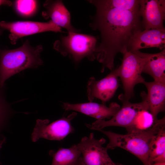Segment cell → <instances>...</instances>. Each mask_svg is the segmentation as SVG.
<instances>
[{
  "mask_svg": "<svg viewBox=\"0 0 165 165\" xmlns=\"http://www.w3.org/2000/svg\"><path fill=\"white\" fill-rule=\"evenodd\" d=\"M14 4L17 13L24 17L33 15L35 13L37 8V2L35 0H16Z\"/></svg>",
  "mask_w": 165,
  "mask_h": 165,
  "instance_id": "obj_21",
  "label": "cell"
},
{
  "mask_svg": "<svg viewBox=\"0 0 165 165\" xmlns=\"http://www.w3.org/2000/svg\"><path fill=\"white\" fill-rule=\"evenodd\" d=\"M123 54L121 64L117 68L124 90L119 96L122 102L129 101L133 95L135 85L145 81L141 74L146 61L139 50H127Z\"/></svg>",
  "mask_w": 165,
  "mask_h": 165,
  "instance_id": "obj_5",
  "label": "cell"
},
{
  "mask_svg": "<svg viewBox=\"0 0 165 165\" xmlns=\"http://www.w3.org/2000/svg\"><path fill=\"white\" fill-rule=\"evenodd\" d=\"M99 4L109 9L139 12L140 0H95Z\"/></svg>",
  "mask_w": 165,
  "mask_h": 165,
  "instance_id": "obj_20",
  "label": "cell"
},
{
  "mask_svg": "<svg viewBox=\"0 0 165 165\" xmlns=\"http://www.w3.org/2000/svg\"><path fill=\"white\" fill-rule=\"evenodd\" d=\"M12 2L9 0H0V6L2 5H6L9 6L12 5Z\"/></svg>",
  "mask_w": 165,
  "mask_h": 165,
  "instance_id": "obj_24",
  "label": "cell"
},
{
  "mask_svg": "<svg viewBox=\"0 0 165 165\" xmlns=\"http://www.w3.org/2000/svg\"><path fill=\"white\" fill-rule=\"evenodd\" d=\"M62 107L65 110L78 112L95 118L97 120L110 119L120 108V105L116 102H112L107 107L104 103L101 104L90 101L78 104L64 103Z\"/></svg>",
  "mask_w": 165,
  "mask_h": 165,
  "instance_id": "obj_12",
  "label": "cell"
},
{
  "mask_svg": "<svg viewBox=\"0 0 165 165\" xmlns=\"http://www.w3.org/2000/svg\"><path fill=\"white\" fill-rule=\"evenodd\" d=\"M4 87L0 88V125L7 118L9 112L8 105L4 95Z\"/></svg>",
  "mask_w": 165,
  "mask_h": 165,
  "instance_id": "obj_22",
  "label": "cell"
},
{
  "mask_svg": "<svg viewBox=\"0 0 165 165\" xmlns=\"http://www.w3.org/2000/svg\"><path fill=\"white\" fill-rule=\"evenodd\" d=\"M140 6L144 30L165 29V0H140Z\"/></svg>",
  "mask_w": 165,
  "mask_h": 165,
  "instance_id": "obj_11",
  "label": "cell"
},
{
  "mask_svg": "<svg viewBox=\"0 0 165 165\" xmlns=\"http://www.w3.org/2000/svg\"><path fill=\"white\" fill-rule=\"evenodd\" d=\"M106 140L94 138L93 133L82 138L76 145L80 152L83 165H117L109 156L106 147L103 146Z\"/></svg>",
  "mask_w": 165,
  "mask_h": 165,
  "instance_id": "obj_7",
  "label": "cell"
},
{
  "mask_svg": "<svg viewBox=\"0 0 165 165\" xmlns=\"http://www.w3.org/2000/svg\"><path fill=\"white\" fill-rule=\"evenodd\" d=\"M43 6L45 10L42 13V16L45 19L50 18L55 24L65 28L68 32L79 31L72 25L70 13L62 1L46 0Z\"/></svg>",
  "mask_w": 165,
  "mask_h": 165,
  "instance_id": "obj_14",
  "label": "cell"
},
{
  "mask_svg": "<svg viewBox=\"0 0 165 165\" xmlns=\"http://www.w3.org/2000/svg\"><path fill=\"white\" fill-rule=\"evenodd\" d=\"M142 99V101L138 103H131L129 101L122 102V107L109 120H97L91 124L86 125L90 129L97 130L111 126L122 127L126 129L132 123L139 112L143 110L149 111L146 101L144 98Z\"/></svg>",
  "mask_w": 165,
  "mask_h": 165,
  "instance_id": "obj_8",
  "label": "cell"
},
{
  "mask_svg": "<svg viewBox=\"0 0 165 165\" xmlns=\"http://www.w3.org/2000/svg\"><path fill=\"white\" fill-rule=\"evenodd\" d=\"M111 71L100 80H97L93 77L90 78L87 88L88 98L90 102L98 99L105 104L114 96L119 86V76L117 68Z\"/></svg>",
  "mask_w": 165,
  "mask_h": 165,
  "instance_id": "obj_10",
  "label": "cell"
},
{
  "mask_svg": "<svg viewBox=\"0 0 165 165\" xmlns=\"http://www.w3.org/2000/svg\"><path fill=\"white\" fill-rule=\"evenodd\" d=\"M0 28L10 32L9 38L13 44L22 37L47 31L63 32L61 28L51 20L46 22L32 21H0Z\"/></svg>",
  "mask_w": 165,
  "mask_h": 165,
  "instance_id": "obj_9",
  "label": "cell"
},
{
  "mask_svg": "<svg viewBox=\"0 0 165 165\" xmlns=\"http://www.w3.org/2000/svg\"><path fill=\"white\" fill-rule=\"evenodd\" d=\"M165 152V127H163L152 138L149 145V161L152 164L153 160Z\"/></svg>",
  "mask_w": 165,
  "mask_h": 165,
  "instance_id": "obj_19",
  "label": "cell"
},
{
  "mask_svg": "<svg viewBox=\"0 0 165 165\" xmlns=\"http://www.w3.org/2000/svg\"><path fill=\"white\" fill-rule=\"evenodd\" d=\"M96 12L90 27L98 31L101 41L96 49V59L101 64V71L113 69L116 54L128 51L136 32L144 30L139 12L105 7L95 0H88Z\"/></svg>",
  "mask_w": 165,
  "mask_h": 165,
  "instance_id": "obj_1",
  "label": "cell"
},
{
  "mask_svg": "<svg viewBox=\"0 0 165 165\" xmlns=\"http://www.w3.org/2000/svg\"><path fill=\"white\" fill-rule=\"evenodd\" d=\"M77 113L72 112L68 116L63 117L49 123L48 119H38L36 121L31 136L32 141L36 142L40 138L51 140L61 141L74 131L71 121Z\"/></svg>",
  "mask_w": 165,
  "mask_h": 165,
  "instance_id": "obj_6",
  "label": "cell"
},
{
  "mask_svg": "<svg viewBox=\"0 0 165 165\" xmlns=\"http://www.w3.org/2000/svg\"><path fill=\"white\" fill-rule=\"evenodd\" d=\"M5 141L6 138H4L2 140H0V149L2 148L3 144Z\"/></svg>",
  "mask_w": 165,
  "mask_h": 165,
  "instance_id": "obj_27",
  "label": "cell"
},
{
  "mask_svg": "<svg viewBox=\"0 0 165 165\" xmlns=\"http://www.w3.org/2000/svg\"><path fill=\"white\" fill-rule=\"evenodd\" d=\"M152 47L161 50L165 48V29H145L137 31L131 41L128 51Z\"/></svg>",
  "mask_w": 165,
  "mask_h": 165,
  "instance_id": "obj_13",
  "label": "cell"
},
{
  "mask_svg": "<svg viewBox=\"0 0 165 165\" xmlns=\"http://www.w3.org/2000/svg\"><path fill=\"white\" fill-rule=\"evenodd\" d=\"M97 39L95 36L78 32H70L61 36L53 44V48L64 56H68L76 63L86 58L96 59Z\"/></svg>",
  "mask_w": 165,
  "mask_h": 165,
  "instance_id": "obj_4",
  "label": "cell"
},
{
  "mask_svg": "<svg viewBox=\"0 0 165 165\" xmlns=\"http://www.w3.org/2000/svg\"><path fill=\"white\" fill-rule=\"evenodd\" d=\"M164 127V117L158 119L151 128L143 132L123 134L102 129L97 130L104 134L109 139V143L106 147L108 149L116 147L122 148L137 157L144 165H150L148 157L150 142L153 136Z\"/></svg>",
  "mask_w": 165,
  "mask_h": 165,
  "instance_id": "obj_3",
  "label": "cell"
},
{
  "mask_svg": "<svg viewBox=\"0 0 165 165\" xmlns=\"http://www.w3.org/2000/svg\"><path fill=\"white\" fill-rule=\"evenodd\" d=\"M157 120L149 111L143 110L138 112L133 122L126 129L128 133L145 131L151 128Z\"/></svg>",
  "mask_w": 165,
  "mask_h": 165,
  "instance_id": "obj_18",
  "label": "cell"
},
{
  "mask_svg": "<svg viewBox=\"0 0 165 165\" xmlns=\"http://www.w3.org/2000/svg\"><path fill=\"white\" fill-rule=\"evenodd\" d=\"M74 165H83L81 161V156L79 158L77 162Z\"/></svg>",
  "mask_w": 165,
  "mask_h": 165,
  "instance_id": "obj_25",
  "label": "cell"
},
{
  "mask_svg": "<svg viewBox=\"0 0 165 165\" xmlns=\"http://www.w3.org/2000/svg\"><path fill=\"white\" fill-rule=\"evenodd\" d=\"M49 154L53 157L51 165H74L81 156L76 145L68 148H61L56 152L50 150Z\"/></svg>",
  "mask_w": 165,
  "mask_h": 165,
  "instance_id": "obj_17",
  "label": "cell"
},
{
  "mask_svg": "<svg viewBox=\"0 0 165 165\" xmlns=\"http://www.w3.org/2000/svg\"><path fill=\"white\" fill-rule=\"evenodd\" d=\"M140 53L146 59L142 72L151 75L155 81L165 82V48L157 53Z\"/></svg>",
  "mask_w": 165,
  "mask_h": 165,
  "instance_id": "obj_16",
  "label": "cell"
},
{
  "mask_svg": "<svg viewBox=\"0 0 165 165\" xmlns=\"http://www.w3.org/2000/svg\"><path fill=\"white\" fill-rule=\"evenodd\" d=\"M3 29L0 28V36L2 34Z\"/></svg>",
  "mask_w": 165,
  "mask_h": 165,
  "instance_id": "obj_28",
  "label": "cell"
},
{
  "mask_svg": "<svg viewBox=\"0 0 165 165\" xmlns=\"http://www.w3.org/2000/svg\"><path fill=\"white\" fill-rule=\"evenodd\" d=\"M143 84L147 89L148 92L147 94L144 92L142 93L141 97L146 101L149 111L157 120L158 114L165 110V82L145 81Z\"/></svg>",
  "mask_w": 165,
  "mask_h": 165,
  "instance_id": "obj_15",
  "label": "cell"
},
{
  "mask_svg": "<svg viewBox=\"0 0 165 165\" xmlns=\"http://www.w3.org/2000/svg\"><path fill=\"white\" fill-rule=\"evenodd\" d=\"M165 163V152L155 158L152 161V164L154 163Z\"/></svg>",
  "mask_w": 165,
  "mask_h": 165,
  "instance_id": "obj_23",
  "label": "cell"
},
{
  "mask_svg": "<svg viewBox=\"0 0 165 165\" xmlns=\"http://www.w3.org/2000/svg\"><path fill=\"white\" fill-rule=\"evenodd\" d=\"M43 50L41 45L33 46L28 40L15 49L0 48V88L4 87L6 81L13 75L42 65L40 54Z\"/></svg>",
  "mask_w": 165,
  "mask_h": 165,
  "instance_id": "obj_2",
  "label": "cell"
},
{
  "mask_svg": "<svg viewBox=\"0 0 165 165\" xmlns=\"http://www.w3.org/2000/svg\"><path fill=\"white\" fill-rule=\"evenodd\" d=\"M117 165H124L121 163H117ZM150 165H165V163H154Z\"/></svg>",
  "mask_w": 165,
  "mask_h": 165,
  "instance_id": "obj_26",
  "label": "cell"
}]
</instances>
